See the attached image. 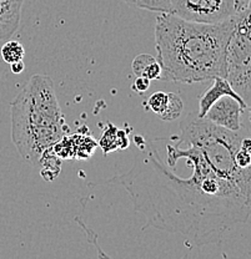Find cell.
Instances as JSON below:
<instances>
[{
	"instance_id": "cell-13",
	"label": "cell",
	"mask_w": 251,
	"mask_h": 259,
	"mask_svg": "<svg viewBox=\"0 0 251 259\" xmlns=\"http://www.w3.org/2000/svg\"><path fill=\"white\" fill-rule=\"evenodd\" d=\"M25 55V50L21 42L17 40H9L5 42L2 48V58L7 64H13L20 61L24 59Z\"/></svg>"
},
{
	"instance_id": "cell-17",
	"label": "cell",
	"mask_w": 251,
	"mask_h": 259,
	"mask_svg": "<svg viewBox=\"0 0 251 259\" xmlns=\"http://www.w3.org/2000/svg\"><path fill=\"white\" fill-rule=\"evenodd\" d=\"M237 7H239V12L250 8V0H237Z\"/></svg>"
},
{
	"instance_id": "cell-3",
	"label": "cell",
	"mask_w": 251,
	"mask_h": 259,
	"mask_svg": "<svg viewBox=\"0 0 251 259\" xmlns=\"http://www.w3.org/2000/svg\"><path fill=\"white\" fill-rule=\"evenodd\" d=\"M12 140L19 155L38 166L47 148L63 139L64 116L48 75H34L10 102Z\"/></svg>"
},
{
	"instance_id": "cell-14",
	"label": "cell",
	"mask_w": 251,
	"mask_h": 259,
	"mask_svg": "<svg viewBox=\"0 0 251 259\" xmlns=\"http://www.w3.org/2000/svg\"><path fill=\"white\" fill-rule=\"evenodd\" d=\"M123 2L141 9L158 13H167L170 5V0H123Z\"/></svg>"
},
{
	"instance_id": "cell-10",
	"label": "cell",
	"mask_w": 251,
	"mask_h": 259,
	"mask_svg": "<svg viewBox=\"0 0 251 259\" xmlns=\"http://www.w3.org/2000/svg\"><path fill=\"white\" fill-rule=\"evenodd\" d=\"M212 80H214L212 85L207 89L206 93H205L204 95L200 97V100H199V111L196 112L199 117H204L205 113H206L207 110L210 109V106H211L217 100H219L223 96H231L234 97V99H236L237 101L241 102L242 105L249 106L241 97L235 93L233 88L230 86V83L228 82V80H226L225 77L215 76Z\"/></svg>"
},
{
	"instance_id": "cell-8",
	"label": "cell",
	"mask_w": 251,
	"mask_h": 259,
	"mask_svg": "<svg viewBox=\"0 0 251 259\" xmlns=\"http://www.w3.org/2000/svg\"><path fill=\"white\" fill-rule=\"evenodd\" d=\"M183 100L176 94L156 91L147 101V109L159 116L163 121H174L182 116Z\"/></svg>"
},
{
	"instance_id": "cell-12",
	"label": "cell",
	"mask_w": 251,
	"mask_h": 259,
	"mask_svg": "<svg viewBox=\"0 0 251 259\" xmlns=\"http://www.w3.org/2000/svg\"><path fill=\"white\" fill-rule=\"evenodd\" d=\"M123 141L129 144V139L125 135V132L123 130L117 128L112 123H109L107 127H105L104 131H102V136L100 137V146L105 153L113 152V151H117L119 148L128 147L125 144H123Z\"/></svg>"
},
{
	"instance_id": "cell-5",
	"label": "cell",
	"mask_w": 251,
	"mask_h": 259,
	"mask_svg": "<svg viewBox=\"0 0 251 259\" xmlns=\"http://www.w3.org/2000/svg\"><path fill=\"white\" fill-rule=\"evenodd\" d=\"M250 8L235 14L234 30L225 49V79L250 106L251 28Z\"/></svg>"
},
{
	"instance_id": "cell-2",
	"label": "cell",
	"mask_w": 251,
	"mask_h": 259,
	"mask_svg": "<svg viewBox=\"0 0 251 259\" xmlns=\"http://www.w3.org/2000/svg\"><path fill=\"white\" fill-rule=\"evenodd\" d=\"M234 25L235 15L206 24L160 13L155 23L159 80L194 83L225 77V49Z\"/></svg>"
},
{
	"instance_id": "cell-9",
	"label": "cell",
	"mask_w": 251,
	"mask_h": 259,
	"mask_svg": "<svg viewBox=\"0 0 251 259\" xmlns=\"http://www.w3.org/2000/svg\"><path fill=\"white\" fill-rule=\"evenodd\" d=\"M24 0H0V40H9L20 25Z\"/></svg>"
},
{
	"instance_id": "cell-6",
	"label": "cell",
	"mask_w": 251,
	"mask_h": 259,
	"mask_svg": "<svg viewBox=\"0 0 251 259\" xmlns=\"http://www.w3.org/2000/svg\"><path fill=\"white\" fill-rule=\"evenodd\" d=\"M237 13V0H170L167 10V14L206 24L228 20Z\"/></svg>"
},
{
	"instance_id": "cell-11",
	"label": "cell",
	"mask_w": 251,
	"mask_h": 259,
	"mask_svg": "<svg viewBox=\"0 0 251 259\" xmlns=\"http://www.w3.org/2000/svg\"><path fill=\"white\" fill-rule=\"evenodd\" d=\"M131 69L135 76L147 77L151 80H159L161 75V66L155 56L149 54H140L133 60Z\"/></svg>"
},
{
	"instance_id": "cell-4",
	"label": "cell",
	"mask_w": 251,
	"mask_h": 259,
	"mask_svg": "<svg viewBox=\"0 0 251 259\" xmlns=\"http://www.w3.org/2000/svg\"><path fill=\"white\" fill-rule=\"evenodd\" d=\"M180 139L196 146L218 175L251 191V168L242 169L235 163V155L244 137L249 136L250 125L231 131L190 112L180 122Z\"/></svg>"
},
{
	"instance_id": "cell-7",
	"label": "cell",
	"mask_w": 251,
	"mask_h": 259,
	"mask_svg": "<svg viewBox=\"0 0 251 259\" xmlns=\"http://www.w3.org/2000/svg\"><path fill=\"white\" fill-rule=\"evenodd\" d=\"M250 107L242 105L231 96H223L217 100L205 113L204 118L215 125L231 131H240L250 125Z\"/></svg>"
},
{
	"instance_id": "cell-15",
	"label": "cell",
	"mask_w": 251,
	"mask_h": 259,
	"mask_svg": "<svg viewBox=\"0 0 251 259\" xmlns=\"http://www.w3.org/2000/svg\"><path fill=\"white\" fill-rule=\"evenodd\" d=\"M150 86V80L147 79V77H141V76H136V80H135L133 89L136 93L141 94L145 93L147 90H149Z\"/></svg>"
},
{
	"instance_id": "cell-1",
	"label": "cell",
	"mask_w": 251,
	"mask_h": 259,
	"mask_svg": "<svg viewBox=\"0 0 251 259\" xmlns=\"http://www.w3.org/2000/svg\"><path fill=\"white\" fill-rule=\"evenodd\" d=\"M180 139V137H179ZM189 157L188 176L177 168L170 137L142 147L131 168L107 183L125 188L148 227L180 234L190 244H218L250 217L251 191L221 177L196 146L180 139Z\"/></svg>"
},
{
	"instance_id": "cell-16",
	"label": "cell",
	"mask_w": 251,
	"mask_h": 259,
	"mask_svg": "<svg viewBox=\"0 0 251 259\" xmlns=\"http://www.w3.org/2000/svg\"><path fill=\"white\" fill-rule=\"evenodd\" d=\"M10 69H12V72H14V74H21L24 69H25V65H24L23 60H20L17 61V63L10 64Z\"/></svg>"
}]
</instances>
